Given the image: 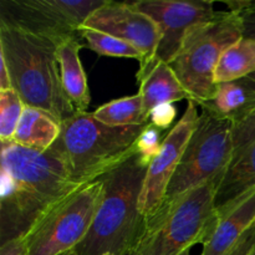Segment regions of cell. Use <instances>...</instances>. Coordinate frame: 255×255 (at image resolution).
Returning a JSON list of instances; mask_svg holds the SVG:
<instances>
[{"instance_id": "6da1fadb", "label": "cell", "mask_w": 255, "mask_h": 255, "mask_svg": "<svg viewBox=\"0 0 255 255\" xmlns=\"http://www.w3.org/2000/svg\"><path fill=\"white\" fill-rule=\"evenodd\" d=\"M82 187L72 181L65 164L51 151L37 152L2 142L0 246L25 238L44 214Z\"/></svg>"}, {"instance_id": "7a4b0ae2", "label": "cell", "mask_w": 255, "mask_h": 255, "mask_svg": "<svg viewBox=\"0 0 255 255\" xmlns=\"http://www.w3.org/2000/svg\"><path fill=\"white\" fill-rule=\"evenodd\" d=\"M148 166V162L136 153L101 177L104 192L99 209L75 253L124 255L134 251L146 224V217L139 211V198Z\"/></svg>"}, {"instance_id": "3957f363", "label": "cell", "mask_w": 255, "mask_h": 255, "mask_svg": "<svg viewBox=\"0 0 255 255\" xmlns=\"http://www.w3.org/2000/svg\"><path fill=\"white\" fill-rule=\"evenodd\" d=\"M59 45L46 37L0 26V59L6 65L11 87L25 106L41 110L62 124L76 110L62 87Z\"/></svg>"}, {"instance_id": "277c9868", "label": "cell", "mask_w": 255, "mask_h": 255, "mask_svg": "<svg viewBox=\"0 0 255 255\" xmlns=\"http://www.w3.org/2000/svg\"><path fill=\"white\" fill-rule=\"evenodd\" d=\"M149 122L141 126L112 127L90 112H76L61 124L51 148L74 182L87 186L137 153V143Z\"/></svg>"}, {"instance_id": "5b68a950", "label": "cell", "mask_w": 255, "mask_h": 255, "mask_svg": "<svg viewBox=\"0 0 255 255\" xmlns=\"http://www.w3.org/2000/svg\"><path fill=\"white\" fill-rule=\"evenodd\" d=\"M221 177L164 201L146 217L143 233L134 255H181L196 244H203L218 221L216 192Z\"/></svg>"}, {"instance_id": "8992f818", "label": "cell", "mask_w": 255, "mask_h": 255, "mask_svg": "<svg viewBox=\"0 0 255 255\" xmlns=\"http://www.w3.org/2000/svg\"><path fill=\"white\" fill-rule=\"evenodd\" d=\"M242 37V15L228 10L218 11L213 20L188 30L169 66L198 106L213 97L217 90L214 81L217 65L226 50Z\"/></svg>"}, {"instance_id": "52a82bcc", "label": "cell", "mask_w": 255, "mask_h": 255, "mask_svg": "<svg viewBox=\"0 0 255 255\" xmlns=\"http://www.w3.org/2000/svg\"><path fill=\"white\" fill-rule=\"evenodd\" d=\"M102 192L104 182L100 178L52 207L25 236L29 255H60L74 251L94 223Z\"/></svg>"}, {"instance_id": "ba28073f", "label": "cell", "mask_w": 255, "mask_h": 255, "mask_svg": "<svg viewBox=\"0 0 255 255\" xmlns=\"http://www.w3.org/2000/svg\"><path fill=\"white\" fill-rule=\"evenodd\" d=\"M232 152L233 124L202 111L198 125L169 182L164 201L177 198L186 192L223 176L231 162Z\"/></svg>"}, {"instance_id": "9c48e42d", "label": "cell", "mask_w": 255, "mask_h": 255, "mask_svg": "<svg viewBox=\"0 0 255 255\" xmlns=\"http://www.w3.org/2000/svg\"><path fill=\"white\" fill-rule=\"evenodd\" d=\"M106 0H1L0 26L46 37L61 44L81 39L82 25Z\"/></svg>"}, {"instance_id": "30bf717a", "label": "cell", "mask_w": 255, "mask_h": 255, "mask_svg": "<svg viewBox=\"0 0 255 255\" xmlns=\"http://www.w3.org/2000/svg\"><path fill=\"white\" fill-rule=\"evenodd\" d=\"M132 2L156 22L159 31L154 60L144 71L137 72V77H141L158 62L171 64L188 30L194 25L211 21L218 15L214 2L208 0H137Z\"/></svg>"}, {"instance_id": "8fae6325", "label": "cell", "mask_w": 255, "mask_h": 255, "mask_svg": "<svg viewBox=\"0 0 255 255\" xmlns=\"http://www.w3.org/2000/svg\"><path fill=\"white\" fill-rule=\"evenodd\" d=\"M198 105L189 100L183 116L166 134L161 151L147 169L139 198V211L144 217L153 214L163 203L169 182L198 125Z\"/></svg>"}, {"instance_id": "7c38bea8", "label": "cell", "mask_w": 255, "mask_h": 255, "mask_svg": "<svg viewBox=\"0 0 255 255\" xmlns=\"http://www.w3.org/2000/svg\"><path fill=\"white\" fill-rule=\"evenodd\" d=\"M82 27L116 36L133 45L142 54L138 72L144 71L156 56L159 42V31L156 22L133 2L106 0L102 6L95 10Z\"/></svg>"}, {"instance_id": "4fadbf2b", "label": "cell", "mask_w": 255, "mask_h": 255, "mask_svg": "<svg viewBox=\"0 0 255 255\" xmlns=\"http://www.w3.org/2000/svg\"><path fill=\"white\" fill-rule=\"evenodd\" d=\"M255 189V112L233 125V152L216 192V208Z\"/></svg>"}, {"instance_id": "5bb4252c", "label": "cell", "mask_w": 255, "mask_h": 255, "mask_svg": "<svg viewBox=\"0 0 255 255\" xmlns=\"http://www.w3.org/2000/svg\"><path fill=\"white\" fill-rule=\"evenodd\" d=\"M218 221L203 243L201 255H226L255 224V189L217 209Z\"/></svg>"}, {"instance_id": "9a60e30c", "label": "cell", "mask_w": 255, "mask_h": 255, "mask_svg": "<svg viewBox=\"0 0 255 255\" xmlns=\"http://www.w3.org/2000/svg\"><path fill=\"white\" fill-rule=\"evenodd\" d=\"M199 107L217 119L238 124L255 112V80L244 77L217 85L213 97Z\"/></svg>"}, {"instance_id": "2e32d148", "label": "cell", "mask_w": 255, "mask_h": 255, "mask_svg": "<svg viewBox=\"0 0 255 255\" xmlns=\"http://www.w3.org/2000/svg\"><path fill=\"white\" fill-rule=\"evenodd\" d=\"M137 81L143 102V112L148 120L151 112L161 105L192 100L167 62H158L141 77H137Z\"/></svg>"}, {"instance_id": "e0dca14e", "label": "cell", "mask_w": 255, "mask_h": 255, "mask_svg": "<svg viewBox=\"0 0 255 255\" xmlns=\"http://www.w3.org/2000/svg\"><path fill=\"white\" fill-rule=\"evenodd\" d=\"M81 47L80 37L64 40L57 47V60L65 94L74 105L76 112H87L91 104V95L86 74L80 60Z\"/></svg>"}, {"instance_id": "ac0fdd59", "label": "cell", "mask_w": 255, "mask_h": 255, "mask_svg": "<svg viewBox=\"0 0 255 255\" xmlns=\"http://www.w3.org/2000/svg\"><path fill=\"white\" fill-rule=\"evenodd\" d=\"M61 124L46 112L25 106L12 142L25 148L46 152L59 138Z\"/></svg>"}, {"instance_id": "d6986e66", "label": "cell", "mask_w": 255, "mask_h": 255, "mask_svg": "<svg viewBox=\"0 0 255 255\" xmlns=\"http://www.w3.org/2000/svg\"><path fill=\"white\" fill-rule=\"evenodd\" d=\"M253 74H255V40L242 37L222 55L214 72V81L219 85L249 77Z\"/></svg>"}, {"instance_id": "ffe728a7", "label": "cell", "mask_w": 255, "mask_h": 255, "mask_svg": "<svg viewBox=\"0 0 255 255\" xmlns=\"http://www.w3.org/2000/svg\"><path fill=\"white\" fill-rule=\"evenodd\" d=\"M92 114L100 122L112 127L141 126L149 122L143 112V102L139 92L132 96L112 100Z\"/></svg>"}, {"instance_id": "44dd1931", "label": "cell", "mask_w": 255, "mask_h": 255, "mask_svg": "<svg viewBox=\"0 0 255 255\" xmlns=\"http://www.w3.org/2000/svg\"><path fill=\"white\" fill-rule=\"evenodd\" d=\"M80 34H81V39L87 42V46L92 51L102 56L129 57V59H136L138 62H142L143 60L142 54L133 45L119 37L94 29H86V27H81Z\"/></svg>"}, {"instance_id": "7402d4cb", "label": "cell", "mask_w": 255, "mask_h": 255, "mask_svg": "<svg viewBox=\"0 0 255 255\" xmlns=\"http://www.w3.org/2000/svg\"><path fill=\"white\" fill-rule=\"evenodd\" d=\"M25 105L14 89L0 91V141L12 142Z\"/></svg>"}, {"instance_id": "603a6c76", "label": "cell", "mask_w": 255, "mask_h": 255, "mask_svg": "<svg viewBox=\"0 0 255 255\" xmlns=\"http://www.w3.org/2000/svg\"><path fill=\"white\" fill-rule=\"evenodd\" d=\"M164 138H166V136H163V131L157 128L149 122V125L144 128V131L142 132L138 138L137 153L141 154L144 161L151 163L161 151Z\"/></svg>"}, {"instance_id": "cb8c5ba5", "label": "cell", "mask_w": 255, "mask_h": 255, "mask_svg": "<svg viewBox=\"0 0 255 255\" xmlns=\"http://www.w3.org/2000/svg\"><path fill=\"white\" fill-rule=\"evenodd\" d=\"M174 119H176V109L172 106V104L161 105L149 115V122L162 131L168 129Z\"/></svg>"}, {"instance_id": "d4e9b609", "label": "cell", "mask_w": 255, "mask_h": 255, "mask_svg": "<svg viewBox=\"0 0 255 255\" xmlns=\"http://www.w3.org/2000/svg\"><path fill=\"white\" fill-rule=\"evenodd\" d=\"M255 251V224L226 255H252Z\"/></svg>"}, {"instance_id": "484cf974", "label": "cell", "mask_w": 255, "mask_h": 255, "mask_svg": "<svg viewBox=\"0 0 255 255\" xmlns=\"http://www.w3.org/2000/svg\"><path fill=\"white\" fill-rule=\"evenodd\" d=\"M0 255H29L24 238H17L0 246Z\"/></svg>"}, {"instance_id": "4316f807", "label": "cell", "mask_w": 255, "mask_h": 255, "mask_svg": "<svg viewBox=\"0 0 255 255\" xmlns=\"http://www.w3.org/2000/svg\"><path fill=\"white\" fill-rule=\"evenodd\" d=\"M243 37L255 40V11L247 10L243 15Z\"/></svg>"}, {"instance_id": "83f0119b", "label": "cell", "mask_w": 255, "mask_h": 255, "mask_svg": "<svg viewBox=\"0 0 255 255\" xmlns=\"http://www.w3.org/2000/svg\"><path fill=\"white\" fill-rule=\"evenodd\" d=\"M10 89H12V87L9 77V71H7L4 60L0 59V91H5V90Z\"/></svg>"}, {"instance_id": "f1b7e54d", "label": "cell", "mask_w": 255, "mask_h": 255, "mask_svg": "<svg viewBox=\"0 0 255 255\" xmlns=\"http://www.w3.org/2000/svg\"><path fill=\"white\" fill-rule=\"evenodd\" d=\"M248 10H251V11H255V1H252L251 6L248 7Z\"/></svg>"}, {"instance_id": "f546056e", "label": "cell", "mask_w": 255, "mask_h": 255, "mask_svg": "<svg viewBox=\"0 0 255 255\" xmlns=\"http://www.w3.org/2000/svg\"><path fill=\"white\" fill-rule=\"evenodd\" d=\"M60 255H77V254L75 253V251H70V252H66V253H62Z\"/></svg>"}, {"instance_id": "4dcf8cb0", "label": "cell", "mask_w": 255, "mask_h": 255, "mask_svg": "<svg viewBox=\"0 0 255 255\" xmlns=\"http://www.w3.org/2000/svg\"><path fill=\"white\" fill-rule=\"evenodd\" d=\"M181 255H191V249H188V251L183 252V253H182Z\"/></svg>"}, {"instance_id": "1f68e13d", "label": "cell", "mask_w": 255, "mask_h": 255, "mask_svg": "<svg viewBox=\"0 0 255 255\" xmlns=\"http://www.w3.org/2000/svg\"><path fill=\"white\" fill-rule=\"evenodd\" d=\"M124 255H134V254H133V252H127V253L124 254Z\"/></svg>"}, {"instance_id": "d6a6232c", "label": "cell", "mask_w": 255, "mask_h": 255, "mask_svg": "<svg viewBox=\"0 0 255 255\" xmlns=\"http://www.w3.org/2000/svg\"><path fill=\"white\" fill-rule=\"evenodd\" d=\"M249 77H252V79L255 80V74H253V75H252V76H249Z\"/></svg>"}, {"instance_id": "836d02e7", "label": "cell", "mask_w": 255, "mask_h": 255, "mask_svg": "<svg viewBox=\"0 0 255 255\" xmlns=\"http://www.w3.org/2000/svg\"><path fill=\"white\" fill-rule=\"evenodd\" d=\"M252 255H255V251H254V253H253V254H252Z\"/></svg>"}, {"instance_id": "e575fe53", "label": "cell", "mask_w": 255, "mask_h": 255, "mask_svg": "<svg viewBox=\"0 0 255 255\" xmlns=\"http://www.w3.org/2000/svg\"><path fill=\"white\" fill-rule=\"evenodd\" d=\"M106 255H112V254H106Z\"/></svg>"}]
</instances>
